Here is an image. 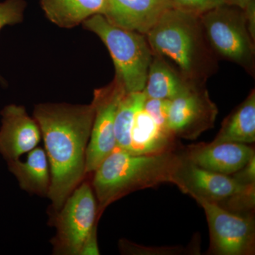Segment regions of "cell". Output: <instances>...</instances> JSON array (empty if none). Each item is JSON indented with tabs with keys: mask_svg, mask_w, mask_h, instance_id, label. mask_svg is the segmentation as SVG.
<instances>
[{
	"mask_svg": "<svg viewBox=\"0 0 255 255\" xmlns=\"http://www.w3.org/2000/svg\"><path fill=\"white\" fill-rule=\"evenodd\" d=\"M143 106L134 115L128 153L147 155L172 150L171 147L175 137L164 132L144 110Z\"/></svg>",
	"mask_w": 255,
	"mask_h": 255,
	"instance_id": "16",
	"label": "cell"
},
{
	"mask_svg": "<svg viewBox=\"0 0 255 255\" xmlns=\"http://www.w3.org/2000/svg\"><path fill=\"white\" fill-rule=\"evenodd\" d=\"M174 7L200 16L209 10L228 3V0H168Z\"/></svg>",
	"mask_w": 255,
	"mask_h": 255,
	"instance_id": "22",
	"label": "cell"
},
{
	"mask_svg": "<svg viewBox=\"0 0 255 255\" xmlns=\"http://www.w3.org/2000/svg\"><path fill=\"white\" fill-rule=\"evenodd\" d=\"M200 19L214 51L247 70H254L255 41L247 28L243 9L226 3L201 14Z\"/></svg>",
	"mask_w": 255,
	"mask_h": 255,
	"instance_id": "6",
	"label": "cell"
},
{
	"mask_svg": "<svg viewBox=\"0 0 255 255\" xmlns=\"http://www.w3.org/2000/svg\"><path fill=\"white\" fill-rule=\"evenodd\" d=\"M50 169L48 196L55 212L86 176V152L95 108L90 105L46 103L35 106Z\"/></svg>",
	"mask_w": 255,
	"mask_h": 255,
	"instance_id": "1",
	"label": "cell"
},
{
	"mask_svg": "<svg viewBox=\"0 0 255 255\" xmlns=\"http://www.w3.org/2000/svg\"><path fill=\"white\" fill-rule=\"evenodd\" d=\"M218 114L207 90L194 85L171 101L167 126L174 137L195 140L214 127Z\"/></svg>",
	"mask_w": 255,
	"mask_h": 255,
	"instance_id": "10",
	"label": "cell"
},
{
	"mask_svg": "<svg viewBox=\"0 0 255 255\" xmlns=\"http://www.w3.org/2000/svg\"><path fill=\"white\" fill-rule=\"evenodd\" d=\"M146 36L152 52L173 62L189 81L206 76L211 70L212 58L199 15L172 6Z\"/></svg>",
	"mask_w": 255,
	"mask_h": 255,
	"instance_id": "3",
	"label": "cell"
},
{
	"mask_svg": "<svg viewBox=\"0 0 255 255\" xmlns=\"http://www.w3.org/2000/svg\"><path fill=\"white\" fill-rule=\"evenodd\" d=\"M173 184L194 200L216 203L229 211L251 209L255 206V184H243L233 176L201 168L184 157Z\"/></svg>",
	"mask_w": 255,
	"mask_h": 255,
	"instance_id": "5",
	"label": "cell"
},
{
	"mask_svg": "<svg viewBox=\"0 0 255 255\" xmlns=\"http://www.w3.org/2000/svg\"><path fill=\"white\" fill-rule=\"evenodd\" d=\"M146 98L143 92L126 93L122 97L115 119L116 149L129 152L130 147V129L134 115L145 103Z\"/></svg>",
	"mask_w": 255,
	"mask_h": 255,
	"instance_id": "19",
	"label": "cell"
},
{
	"mask_svg": "<svg viewBox=\"0 0 255 255\" xmlns=\"http://www.w3.org/2000/svg\"><path fill=\"white\" fill-rule=\"evenodd\" d=\"M46 17L61 28L78 26L96 14H105L107 0H41Z\"/></svg>",
	"mask_w": 255,
	"mask_h": 255,
	"instance_id": "17",
	"label": "cell"
},
{
	"mask_svg": "<svg viewBox=\"0 0 255 255\" xmlns=\"http://www.w3.org/2000/svg\"><path fill=\"white\" fill-rule=\"evenodd\" d=\"M170 104L171 100L146 98L143 109L164 132L172 135L167 126Z\"/></svg>",
	"mask_w": 255,
	"mask_h": 255,
	"instance_id": "21",
	"label": "cell"
},
{
	"mask_svg": "<svg viewBox=\"0 0 255 255\" xmlns=\"http://www.w3.org/2000/svg\"><path fill=\"white\" fill-rule=\"evenodd\" d=\"M196 85L174 70L164 58L154 53L143 93L147 99L173 100Z\"/></svg>",
	"mask_w": 255,
	"mask_h": 255,
	"instance_id": "15",
	"label": "cell"
},
{
	"mask_svg": "<svg viewBox=\"0 0 255 255\" xmlns=\"http://www.w3.org/2000/svg\"><path fill=\"white\" fill-rule=\"evenodd\" d=\"M126 93L123 85L117 77L107 86L94 91L92 103L95 108V117L87 148L86 175L93 173L102 161L116 149V115Z\"/></svg>",
	"mask_w": 255,
	"mask_h": 255,
	"instance_id": "9",
	"label": "cell"
},
{
	"mask_svg": "<svg viewBox=\"0 0 255 255\" xmlns=\"http://www.w3.org/2000/svg\"><path fill=\"white\" fill-rule=\"evenodd\" d=\"M172 6L168 0H107L104 16L115 26L146 36Z\"/></svg>",
	"mask_w": 255,
	"mask_h": 255,
	"instance_id": "13",
	"label": "cell"
},
{
	"mask_svg": "<svg viewBox=\"0 0 255 255\" xmlns=\"http://www.w3.org/2000/svg\"><path fill=\"white\" fill-rule=\"evenodd\" d=\"M183 155L201 168L232 175L255 157V152L247 144L211 142L189 146Z\"/></svg>",
	"mask_w": 255,
	"mask_h": 255,
	"instance_id": "12",
	"label": "cell"
},
{
	"mask_svg": "<svg viewBox=\"0 0 255 255\" xmlns=\"http://www.w3.org/2000/svg\"><path fill=\"white\" fill-rule=\"evenodd\" d=\"M183 154L172 150L132 155L115 149L93 172L92 187L97 202L98 219L110 204L137 190L162 183L173 184Z\"/></svg>",
	"mask_w": 255,
	"mask_h": 255,
	"instance_id": "2",
	"label": "cell"
},
{
	"mask_svg": "<svg viewBox=\"0 0 255 255\" xmlns=\"http://www.w3.org/2000/svg\"><path fill=\"white\" fill-rule=\"evenodd\" d=\"M97 225H96L92 232L89 235L84 243L80 255H99L98 241H97Z\"/></svg>",
	"mask_w": 255,
	"mask_h": 255,
	"instance_id": "25",
	"label": "cell"
},
{
	"mask_svg": "<svg viewBox=\"0 0 255 255\" xmlns=\"http://www.w3.org/2000/svg\"><path fill=\"white\" fill-rule=\"evenodd\" d=\"M82 24L105 43L114 62L115 77L126 92L143 91L154 55L145 35L115 26L102 14L94 15Z\"/></svg>",
	"mask_w": 255,
	"mask_h": 255,
	"instance_id": "4",
	"label": "cell"
},
{
	"mask_svg": "<svg viewBox=\"0 0 255 255\" xmlns=\"http://www.w3.org/2000/svg\"><path fill=\"white\" fill-rule=\"evenodd\" d=\"M245 17H246L247 28L251 35L252 39L255 41V1L251 0L245 9Z\"/></svg>",
	"mask_w": 255,
	"mask_h": 255,
	"instance_id": "26",
	"label": "cell"
},
{
	"mask_svg": "<svg viewBox=\"0 0 255 255\" xmlns=\"http://www.w3.org/2000/svg\"><path fill=\"white\" fill-rule=\"evenodd\" d=\"M251 1V0H228V4L234 5L243 9Z\"/></svg>",
	"mask_w": 255,
	"mask_h": 255,
	"instance_id": "27",
	"label": "cell"
},
{
	"mask_svg": "<svg viewBox=\"0 0 255 255\" xmlns=\"http://www.w3.org/2000/svg\"><path fill=\"white\" fill-rule=\"evenodd\" d=\"M255 141V92L250 93L244 102L223 121L212 142L253 144Z\"/></svg>",
	"mask_w": 255,
	"mask_h": 255,
	"instance_id": "18",
	"label": "cell"
},
{
	"mask_svg": "<svg viewBox=\"0 0 255 255\" xmlns=\"http://www.w3.org/2000/svg\"><path fill=\"white\" fill-rule=\"evenodd\" d=\"M122 248L124 252L132 255H180L184 253V248H149L139 247L129 242H122Z\"/></svg>",
	"mask_w": 255,
	"mask_h": 255,
	"instance_id": "23",
	"label": "cell"
},
{
	"mask_svg": "<svg viewBox=\"0 0 255 255\" xmlns=\"http://www.w3.org/2000/svg\"><path fill=\"white\" fill-rule=\"evenodd\" d=\"M195 201L204 209L209 225L210 254H255V225L252 216L233 213L204 199Z\"/></svg>",
	"mask_w": 255,
	"mask_h": 255,
	"instance_id": "8",
	"label": "cell"
},
{
	"mask_svg": "<svg viewBox=\"0 0 255 255\" xmlns=\"http://www.w3.org/2000/svg\"><path fill=\"white\" fill-rule=\"evenodd\" d=\"M26 3L24 0H5L0 1V31L6 26L17 24L23 19V13ZM0 83L5 81L0 75Z\"/></svg>",
	"mask_w": 255,
	"mask_h": 255,
	"instance_id": "20",
	"label": "cell"
},
{
	"mask_svg": "<svg viewBox=\"0 0 255 255\" xmlns=\"http://www.w3.org/2000/svg\"><path fill=\"white\" fill-rule=\"evenodd\" d=\"M0 154L8 161L19 159L34 149L41 139L39 126L23 106L9 105L1 112Z\"/></svg>",
	"mask_w": 255,
	"mask_h": 255,
	"instance_id": "11",
	"label": "cell"
},
{
	"mask_svg": "<svg viewBox=\"0 0 255 255\" xmlns=\"http://www.w3.org/2000/svg\"><path fill=\"white\" fill-rule=\"evenodd\" d=\"M8 168L23 191L39 196H48L50 187V169L46 151L35 147L25 162L19 159L8 161Z\"/></svg>",
	"mask_w": 255,
	"mask_h": 255,
	"instance_id": "14",
	"label": "cell"
},
{
	"mask_svg": "<svg viewBox=\"0 0 255 255\" xmlns=\"http://www.w3.org/2000/svg\"><path fill=\"white\" fill-rule=\"evenodd\" d=\"M55 213L53 225L56 235L52 241L53 253L80 255L84 243L99 220L92 184L87 181L82 182Z\"/></svg>",
	"mask_w": 255,
	"mask_h": 255,
	"instance_id": "7",
	"label": "cell"
},
{
	"mask_svg": "<svg viewBox=\"0 0 255 255\" xmlns=\"http://www.w3.org/2000/svg\"><path fill=\"white\" fill-rule=\"evenodd\" d=\"M232 176L243 184H255V156L241 170Z\"/></svg>",
	"mask_w": 255,
	"mask_h": 255,
	"instance_id": "24",
	"label": "cell"
}]
</instances>
